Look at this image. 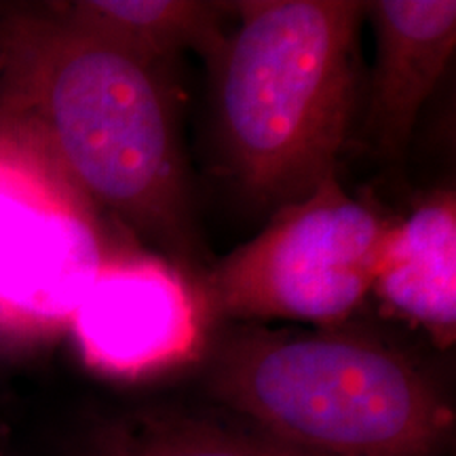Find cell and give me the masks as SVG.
I'll use <instances>...</instances> for the list:
<instances>
[{"label":"cell","mask_w":456,"mask_h":456,"mask_svg":"<svg viewBox=\"0 0 456 456\" xmlns=\"http://www.w3.org/2000/svg\"><path fill=\"white\" fill-rule=\"evenodd\" d=\"M0 134L182 269L201 260L175 102L163 66L60 4L0 15Z\"/></svg>","instance_id":"cell-1"},{"label":"cell","mask_w":456,"mask_h":456,"mask_svg":"<svg viewBox=\"0 0 456 456\" xmlns=\"http://www.w3.org/2000/svg\"><path fill=\"white\" fill-rule=\"evenodd\" d=\"M212 74L232 178L266 208L336 175L359 104L362 0H245Z\"/></svg>","instance_id":"cell-2"},{"label":"cell","mask_w":456,"mask_h":456,"mask_svg":"<svg viewBox=\"0 0 456 456\" xmlns=\"http://www.w3.org/2000/svg\"><path fill=\"white\" fill-rule=\"evenodd\" d=\"M208 387L245 423L306 456H450L454 408L406 353L363 334L245 330Z\"/></svg>","instance_id":"cell-3"},{"label":"cell","mask_w":456,"mask_h":456,"mask_svg":"<svg viewBox=\"0 0 456 456\" xmlns=\"http://www.w3.org/2000/svg\"><path fill=\"white\" fill-rule=\"evenodd\" d=\"M389 228L332 175L275 209L265 231L208 273L205 311L232 322L338 326L372 294Z\"/></svg>","instance_id":"cell-4"},{"label":"cell","mask_w":456,"mask_h":456,"mask_svg":"<svg viewBox=\"0 0 456 456\" xmlns=\"http://www.w3.org/2000/svg\"><path fill=\"white\" fill-rule=\"evenodd\" d=\"M83 197L34 152L0 134V336L70 323L106 260Z\"/></svg>","instance_id":"cell-5"},{"label":"cell","mask_w":456,"mask_h":456,"mask_svg":"<svg viewBox=\"0 0 456 456\" xmlns=\"http://www.w3.org/2000/svg\"><path fill=\"white\" fill-rule=\"evenodd\" d=\"M203 313V298L175 266L155 258H106L68 326L87 366L138 380L199 357Z\"/></svg>","instance_id":"cell-6"},{"label":"cell","mask_w":456,"mask_h":456,"mask_svg":"<svg viewBox=\"0 0 456 456\" xmlns=\"http://www.w3.org/2000/svg\"><path fill=\"white\" fill-rule=\"evenodd\" d=\"M366 17L376 45L363 129L380 155L399 159L454 57L456 3L374 0L366 3Z\"/></svg>","instance_id":"cell-7"},{"label":"cell","mask_w":456,"mask_h":456,"mask_svg":"<svg viewBox=\"0 0 456 456\" xmlns=\"http://www.w3.org/2000/svg\"><path fill=\"white\" fill-rule=\"evenodd\" d=\"M372 294L393 315L423 328L446 349L456 336V199L452 191L423 201L391 224Z\"/></svg>","instance_id":"cell-8"},{"label":"cell","mask_w":456,"mask_h":456,"mask_svg":"<svg viewBox=\"0 0 456 456\" xmlns=\"http://www.w3.org/2000/svg\"><path fill=\"white\" fill-rule=\"evenodd\" d=\"M60 9L142 60L165 68L192 51L212 74L231 37L226 21L235 17V3L209 0H78Z\"/></svg>","instance_id":"cell-9"},{"label":"cell","mask_w":456,"mask_h":456,"mask_svg":"<svg viewBox=\"0 0 456 456\" xmlns=\"http://www.w3.org/2000/svg\"><path fill=\"white\" fill-rule=\"evenodd\" d=\"M85 456H306L252 425L178 410H138L106 420Z\"/></svg>","instance_id":"cell-10"}]
</instances>
